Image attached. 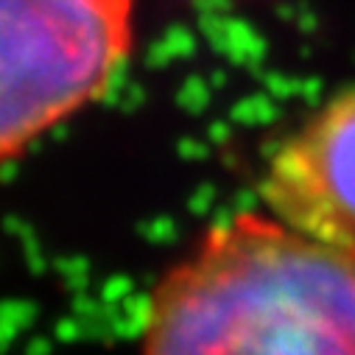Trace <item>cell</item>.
Masks as SVG:
<instances>
[{
	"label": "cell",
	"mask_w": 355,
	"mask_h": 355,
	"mask_svg": "<svg viewBox=\"0 0 355 355\" xmlns=\"http://www.w3.org/2000/svg\"><path fill=\"white\" fill-rule=\"evenodd\" d=\"M140 355H355V252L235 213L157 280Z\"/></svg>",
	"instance_id": "6da1fadb"
},
{
	"label": "cell",
	"mask_w": 355,
	"mask_h": 355,
	"mask_svg": "<svg viewBox=\"0 0 355 355\" xmlns=\"http://www.w3.org/2000/svg\"><path fill=\"white\" fill-rule=\"evenodd\" d=\"M135 0H0V168L107 96L135 53Z\"/></svg>",
	"instance_id": "7a4b0ae2"
},
{
	"label": "cell",
	"mask_w": 355,
	"mask_h": 355,
	"mask_svg": "<svg viewBox=\"0 0 355 355\" xmlns=\"http://www.w3.org/2000/svg\"><path fill=\"white\" fill-rule=\"evenodd\" d=\"M260 199L288 227L355 252V87L324 101L275 148Z\"/></svg>",
	"instance_id": "3957f363"
}]
</instances>
